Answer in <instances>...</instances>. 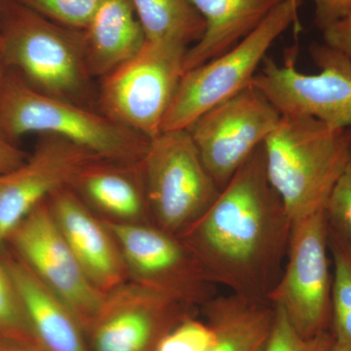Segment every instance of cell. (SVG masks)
Instances as JSON below:
<instances>
[{"instance_id": "cell-1", "label": "cell", "mask_w": 351, "mask_h": 351, "mask_svg": "<svg viewBox=\"0 0 351 351\" xmlns=\"http://www.w3.org/2000/svg\"><path fill=\"white\" fill-rule=\"evenodd\" d=\"M291 226L267 179L263 145L180 239L210 282L232 294L267 302L282 274Z\"/></svg>"}, {"instance_id": "cell-2", "label": "cell", "mask_w": 351, "mask_h": 351, "mask_svg": "<svg viewBox=\"0 0 351 351\" xmlns=\"http://www.w3.org/2000/svg\"><path fill=\"white\" fill-rule=\"evenodd\" d=\"M0 62L41 93L98 110L83 29L53 22L15 0H1Z\"/></svg>"}, {"instance_id": "cell-3", "label": "cell", "mask_w": 351, "mask_h": 351, "mask_svg": "<svg viewBox=\"0 0 351 351\" xmlns=\"http://www.w3.org/2000/svg\"><path fill=\"white\" fill-rule=\"evenodd\" d=\"M351 128L313 117H281L263 144L265 170L291 221L325 210L350 158Z\"/></svg>"}, {"instance_id": "cell-4", "label": "cell", "mask_w": 351, "mask_h": 351, "mask_svg": "<svg viewBox=\"0 0 351 351\" xmlns=\"http://www.w3.org/2000/svg\"><path fill=\"white\" fill-rule=\"evenodd\" d=\"M0 132L14 142L31 134L56 136L100 158L126 163L141 162L149 144L97 108L41 93L11 71L0 93Z\"/></svg>"}, {"instance_id": "cell-5", "label": "cell", "mask_w": 351, "mask_h": 351, "mask_svg": "<svg viewBox=\"0 0 351 351\" xmlns=\"http://www.w3.org/2000/svg\"><path fill=\"white\" fill-rule=\"evenodd\" d=\"M300 4L301 0H284L232 49L186 71L161 132L188 129L203 113L251 86L272 44L297 23Z\"/></svg>"}, {"instance_id": "cell-6", "label": "cell", "mask_w": 351, "mask_h": 351, "mask_svg": "<svg viewBox=\"0 0 351 351\" xmlns=\"http://www.w3.org/2000/svg\"><path fill=\"white\" fill-rule=\"evenodd\" d=\"M142 171L152 223L176 237L195 225L221 191L188 129L151 138Z\"/></svg>"}, {"instance_id": "cell-7", "label": "cell", "mask_w": 351, "mask_h": 351, "mask_svg": "<svg viewBox=\"0 0 351 351\" xmlns=\"http://www.w3.org/2000/svg\"><path fill=\"white\" fill-rule=\"evenodd\" d=\"M188 50L145 41L135 57L100 80L97 108L120 125L149 140L156 137L184 75Z\"/></svg>"}, {"instance_id": "cell-8", "label": "cell", "mask_w": 351, "mask_h": 351, "mask_svg": "<svg viewBox=\"0 0 351 351\" xmlns=\"http://www.w3.org/2000/svg\"><path fill=\"white\" fill-rule=\"evenodd\" d=\"M316 75L295 68V55L283 66L267 57L254 85L281 117H313L332 128H351V62L325 43L311 47Z\"/></svg>"}, {"instance_id": "cell-9", "label": "cell", "mask_w": 351, "mask_h": 351, "mask_svg": "<svg viewBox=\"0 0 351 351\" xmlns=\"http://www.w3.org/2000/svg\"><path fill=\"white\" fill-rule=\"evenodd\" d=\"M325 210L292 221L285 267L267 295L304 337L331 330L332 276Z\"/></svg>"}, {"instance_id": "cell-10", "label": "cell", "mask_w": 351, "mask_h": 351, "mask_svg": "<svg viewBox=\"0 0 351 351\" xmlns=\"http://www.w3.org/2000/svg\"><path fill=\"white\" fill-rule=\"evenodd\" d=\"M105 223L119 244L129 281L195 307L216 295V286L179 237L154 223Z\"/></svg>"}, {"instance_id": "cell-11", "label": "cell", "mask_w": 351, "mask_h": 351, "mask_svg": "<svg viewBox=\"0 0 351 351\" xmlns=\"http://www.w3.org/2000/svg\"><path fill=\"white\" fill-rule=\"evenodd\" d=\"M280 120L278 110L252 84L203 113L188 130L208 172L223 189Z\"/></svg>"}, {"instance_id": "cell-12", "label": "cell", "mask_w": 351, "mask_h": 351, "mask_svg": "<svg viewBox=\"0 0 351 351\" xmlns=\"http://www.w3.org/2000/svg\"><path fill=\"white\" fill-rule=\"evenodd\" d=\"M4 246L64 300L86 331L105 294L95 287L83 271L60 232L47 201L14 228Z\"/></svg>"}, {"instance_id": "cell-13", "label": "cell", "mask_w": 351, "mask_h": 351, "mask_svg": "<svg viewBox=\"0 0 351 351\" xmlns=\"http://www.w3.org/2000/svg\"><path fill=\"white\" fill-rule=\"evenodd\" d=\"M195 306L127 281L105 294L87 327L90 351H154Z\"/></svg>"}, {"instance_id": "cell-14", "label": "cell", "mask_w": 351, "mask_h": 351, "mask_svg": "<svg viewBox=\"0 0 351 351\" xmlns=\"http://www.w3.org/2000/svg\"><path fill=\"white\" fill-rule=\"evenodd\" d=\"M32 154L0 175V248L21 221L57 191L71 188L85 167L100 158L56 136H39Z\"/></svg>"}, {"instance_id": "cell-15", "label": "cell", "mask_w": 351, "mask_h": 351, "mask_svg": "<svg viewBox=\"0 0 351 351\" xmlns=\"http://www.w3.org/2000/svg\"><path fill=\"white\" fill-rule=\"evenodd\" d=\"M47 203L60 232L95 287L107 294L128 281L112 232L73 189L57 191Z\"/></svg>"}, {"instance_id": "cell-16", "label": "cell", "mask_w": 351, "mask_h": 351, "mask_svg": "<svg viewBox=\"0 0 351 351\" xmlns=\"http://www.w3.org/2000/svg\"><path fill=\"white\" fill-rule=\"evenodd\" d=\"M34 338L43 351H90L86 332L71 307L8 247L0 248Z\"/></svg>"}, {"instance_id": "cell-17", "label": "cell", "mask_w": 351, "mask_h": 351, "mask_svg": "<svg viewBox=\"0 0 351 351\" xmlns=\"http://www.w3.org/2000/svg\"><path fill=\"white\" fill-rule=\"evenodd\" d=\"M71 189L97 216L108 223H152L138 163L97 159L75 178Z\"/></svg>"}, {"instance_id": "cell-18", "label": "cell", "mask_w": 351, "mask_h": 351, "mask_svg": "<svg viewBox=\"0 0 351 351\" xmlns=\"http://www.w3.org/2000/svg\"><path fill=\"white\" fill-rule=\"evenodd\" d=\"M83 32L85 62L95 80L130 61L145 43L132 0H101Z\"/></svg>"}, {"instance_id": "cell-19", "label": "cell", "mask_w": 351, "mask_h": 351, "mask_svg": "<svg viewBox=\"0 0 351 351\" xmlns=\"http://www.w3.org/2000/svg\"><path fill=\"white\" fill-rule=\"evenodd\" d=\"M205 21L199 41L189 48L184 73L232 49L284 0H189Z\"/></svg>"}, {"instance_id": "cell-20", "label": "cell", "mask_w": 351, "mask_h": 351, "mask_svg": "<svg viewBox=\"0 0 351 351\" xmlns=\"http://www.w3.org/2000/svg\"><path fill=\"white\" fill-rule=\"evenodd\" d=\"M214 339L206 351H263L274 307L269 302L232 294L215 295L202 306Z\"/></svg>"}, {"instance_id": "cell-21", "label": "cell", "mask_w": 351, "mask_h": 351, "mask_svg": "<svg viewBox=\"0 0 351 351\" xmlns=\"http://www.w3.org/2000/svg\"><path fill=\"white\" fill-rule=\"evenodd\" d=\"M149 43L191 47L202 38L205 21L189 0H132Z\"/></svg>"}, {"instance_id": "cell-22", "label": "cell", "mask_w": 351, "mask_h": 351, "mask_svg": "<svg viewBox=\"0 0 351 351\" xmlns=\"http://www.w3.org/2000/svg\"><path fill=\"white\" fill-rule=\"evenodd\" d=\"M328 246L334 263L331 330L336 338L351 343V252L329 230Z\"/></svg>"}, {"instance_id": "cell-23", "label": "cell", "mask_w": 351, "mask_h": 351, "mask_svg": "<svg viewBox=\"0 0 351 351\" xmlns=\"http://www.w3.org/2000/svg\"><path fill=\"white\" fill-rule=\"evenodd\" d=\"M0 346L43 351L34 338L19 294L0 256Z\"/></svg>"}, {"instance_id": "cell-24", "label": "cell", "mask_w": 351, "mask_h": 351, "mask_svg": "<svg viewBox=\"0 0 351 351\" xmlns=\"http://www.w3.org/2000/svg\"><path fill=\"white\" fill-rule=\"evenodd\" d=\"M274 307V318L263 351H329L334 343L332 330L304 337L288 319L282 309Z\"/></svg>"}, {"instance_id": "cell-25", "label": "cell", "mask_w": 351, "mask_h": 351, "mask_svg": "<svg viewBox=\"0 0 351 351\" xmlns=\"http://www.w3.org/2000/svg\"><path fill=\"white\" fill-rule=\"evenodd\" d=\"M39 15L64 27L85 29L101 0H15Z\"/></svg>"}, {"instance_id": "cell-26", "label": "cell", "mask_w": 351, "mask_h": 351, "mask_svg": "<svg viewBox=\"0 0 351 351\" xmlns=\"http://www.w3.org/2000/svg\"><path fill=\"white\" fill-rule=\"evenodd\" d=\"M328 228L351 252V149L343 174L325 206Z\"/></svg>"}, {"instance_id": "cell-27", "label": "cell", "mask_w": 351, "mask_h": 351, "mask_svg": "<svg viewBox=\"0 0 351 351\" xmlns=\"http://www.w3.org/2000/svg\"><path fill=\"white\" fill-rule=\"evenodd\" d=\"M213 339L211 326L191 314L164 335L154 351H206Z\"/></svg>"}, {"instance_id": "cell-28", "label": "cell", "mask_w": 351, "mask_h": 351, "mask_svg": "<svg viewBox=\"0 0 351 351\" xmlns=\"http://www.w3.org/2000/svg\"><path fill=\"white\" fill-rule=\"evenodd\" d=\"M322 34L323 43L339 51L351 62V11L345 17L328 25Z\"/></svg>"}, {"instance_id": "cell-29", "label": "cell", "mask_w": 351, "mask_h": 351, "mask_svg": "<svg viewBox=\"0 0 351 351\" xmlns=\"http://www.w3.org/2000/svg\"><path fill=\"white\" fill-rule=\"evenodd\" d=\"M314 4V24L320 29H326L345 17L351 11V0H313Z\"/></svg>"}, {"instance_id": "cell-30", "label": "cell", "mask_w": 351, "mask_h": 351, "mask_svg": "<svg viewBox=\"0 0 351 351\" xmlns=\"http://www.w3.org/2000/svg\"><path fill=\"white\" fill-rule=\"evenodd\" d=\"M27 156V154L14 141L0 132V175L18 167Z\"/></svg>"}, {"instance_id": "cell-31", "label": "cell", "mask_w": 351, "mask_h": 351, "mask_svg": "<svg viewBox=\"0 0 351 351\" xmlns=\"http://www.w3.org/2000/svg\"><path fill=\"white\" fill-rule=\"evenodd\" d=\"M329 351H351V343H348L345 339L336 338Z\"/></svg>"}, {"instance_id": "cell-32", "label": "cell", "mask_w": 351, "mask_h": 351, "mask_svg": "<svg viewBox=\"0 0 351 351\" xmlns=\"http://www.w3.org/2000/svg\"><path fill=\"white\" fill-rule=\"evenodd\" d=\"M0 351H38L31 348H21V346H0Z\"/></svg>"}, {"instance_id": "cell-33", "label": "cell", "mask_w": 351, "mask_h": 351, "mask_svg": "<svg viewBox=\"0 0 351 351\" xmlns=\"http://www.w3.org/2000/svg\"><path fill=\"white\" fill-rule=\"evenodd\" d=\"M7 69L4 68L3 64L0 62V93H1L2 87H3L4 80H5Z\"/></svg>"}, {"instance_id": "cell-34", "label": "cell", "mask_w": 351, "mask_h": 351, "mask_svg": "<svg viewBox=\"0 0 351 351\" xmlns=\"http://www.w3.org/2000/svg\"><path fill=\"white\" fill-rule=\"evenodd\" d=\"M0 3H1V0H0Z\"/></svg>"}]
</instances>
